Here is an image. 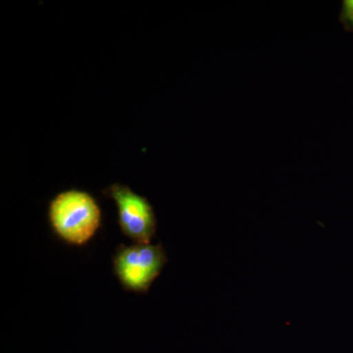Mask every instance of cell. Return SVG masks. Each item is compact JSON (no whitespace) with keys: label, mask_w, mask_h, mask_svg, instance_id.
Masks as SVG:
<instances>
[{"label":"cell","mask_w":353,"mask_h":353,"mask_svg":"<svg viewBox=\"0 0 353 353\" xmlns=\"http://www.w3.org/2000/svg\"><path fill=\"white\" fill-rule=\"evenodd\" d=\"M102 194L117 206L121 232L134 243L150 245L157 234V219L148 199L118 183L109 185Z\"/></svg>","instance_id":"3"},{"label":"cell","mask_w":353,"mask_h":353,"mask_svg":"<svg viewBox=\"0 0 353 353\" xmlns=\"http://www.w3.org/2000/svg\"><path fill=\"white\" fill-rule=\"evenodd\" d=\"M340 20L347 32H353V0L343 2Z\"/></svg>","instance_id":"4"},{"label":"cell","mask_w":353,"mask_h":353,"mask_svg":"<svg viewBox=\"0 0 353 353\" xmlns=\"http://www.w3.org/2000/svg\"><path fill=\"white\" fill-rule=\"evenodd\" d=\"M168 262L163 245H121L113 257L116 277L125 290L145 294Z\"/></svg>","instance_id":"2"},{"label":"cell","mask_w":353,"mask_h":353,"mask_svg":"<svg viewBox=\"0 0 353 353\" xmlns=\"http://www.w3.org/2000/svg\"><path fill=\"white\" fill-rule=\"evenodd\" d=\"M48 222L59 240L82 246L92 240L101 226L102 212L95 197L85 190L59 192L48 204Z\"/></svg>","instance_id":"1"}]
</instances>
